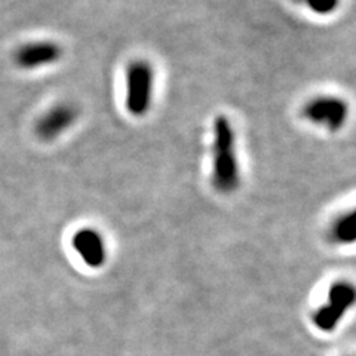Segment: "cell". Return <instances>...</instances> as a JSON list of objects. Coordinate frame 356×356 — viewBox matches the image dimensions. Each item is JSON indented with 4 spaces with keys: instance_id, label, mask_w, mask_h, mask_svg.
<instances>
[{
    "instance_id": "6da1fadb",
    "label": "cell",
    "mask_w": 356,
    "mask_h": 356,
    "mask_svg": "<svg viewBox=\"0 0 356 356\" xmlns=\"http://www.w3.org/2000/svg\"><path fill=\"white\" fill-rule=\"evenodd\" d=\"M213 166L211 184L220 195H233L241 187L235 129L227 116H217L213 125Z\"/></svg>"
},
{
    "instance_id": "7a4b0ae2",
    "label": "cell",
    "mask_w": 356,
    "mask_h": 356,
    "mask_svg": "<svg viewBox=\"0 0 356 356\" xmlns=\"http://www.w3.org/2000/svg\"><path fill=\"white\" fill-rule=\"evenodd\" d=\"M125 83V106L128 113L136 118L146 116L149 113L153 99L154 73L152 65L144 60L132 61L127 67Z\"/></svg>"
},
{
    "instance_id": "3957f363",
    "label": "cell",
    "mask_w": 356,
    "mask_h": 356,
    "mask_svg": "<svg viewBox=\"0 0 356 356\" xmlns=\"http://www.w3.org/2000/svg\"><path fill=\"white\" fill-rule=\"evenodd\" d=\"M356 305V285L349 281H336L328 289V302L316 310L314 324L324 332L337 328L340 319Z\"/></svg>"
},
{
    "instance_id": "277c9868",
    "label": "cell",
    "mask_w": 356,
    "mask_h": 356,
    "mask_svg": "<svg viewBox=\"0 0 356 356\" xmlns=\"http://www.w3.org/2000/svg\"><path fill=\"white\" fill-rule=\"evenodd\" d=\"M302 115L310 124L324 127L330 132H337L346 125L349 104L339 97L319 95L303 106Z\"/></svg>"
},
{
    "instance_id": "5b68a950",
    "label": "cell",
    "mask_w": 356,
    "mask_h": 356,
    "mask_svg": "<svg viewBox=\"0 0 356 356\" xmlns=\"http://www.w3.org/2000/svg\"><path fill=\"white\" fill-rule=\"evenodd\" d=\"M63 48L52 40H39L22 44L14 54L15 64L22 70H36L58 63Z\"/></svg>"
},
{
    "instance_id": "8992f818",
    "label": "cell",
    "mask_w": 356,
    "mask_h": 356,
    "mask_svg": "<svg viewBox=\"0 0 356 356\" xmlns=\"http://www.w3.org/2000/svg\"><path fill=\"white\" fill-rule=\"evenodd\" d=\"M79 116V110L70 103H60L44 113L36 124V134L42 141H52L58 138Z\"/></svg>"
},
{
    "instance_id": "52a82bcc",
    "label": "cell",
    "mask_w": 356,
    "mask_h": 356,
    "mask_svg": "<svg viewBox=\"0 0 356 356\" xmlns=\"http://www.w3.org/2000/svg\"><path fill=\"white\" fill-rule=\"evenodd\" d=\"M73 248L89 267H102L106 263L107 251L103 236L94 229H81L73 236Z\"/></svg>"
},
{
    "instance_id": "ba28073f",
    "label": "cell",
    "mask_w": 356,
    "mask_h": 356,
    "mask_svg": "<svg viewBox=\"0 0 356 356\" xmlns=\"http://www.w3.org/2000/svg\"><path fill=\"white\" fill-rule=\"evenodd\" d=\"M328 236L337 245L356 243V208L334 220Z\"/></svg>"
},
{
    "instance_id": "9c48e42d",
    "label": "cell",
    "mask_w": 356,
    "mask_h": 356,
    "mask_svg": "<svg viewBox=\"0 0 356 356\" xmlns=\"http://www.w3.org/2000/svg\"><path fill=\"white\" fill-rule=\"evenodd\" d=\"M306 5L318 15H330L339 8L340 0H306Z\"/></svg>"
}]
</instances>
